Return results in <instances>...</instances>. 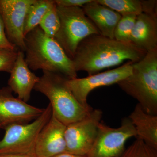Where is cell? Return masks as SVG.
I'll return each instance as SVG.
<instances>
[{
	"instance_id": "6da1fadb",
	"label": "cell",
	"mask_w": 157,
	"mask_h": 157,
	"mask_svg": "<svg viewBox=\"0 0 157 157\" xmlns=\"http://www.w3.org/2000/svg\"><path fill=\"white\" fill-rule=\"evenodd\" d=\"M146 53L131 42H120L99 34L91 35L82 41L72 60L76 72L86 71L89 76L126 60L136 63Z\"/></svg>"
},
{
	"instance_id": "7a4b0ae2",
	"label": "cell",
	"mask_w": 157,
	"mask_h": 157,
	"mask_svg": "<svg viewBox=\"0 0 157 157\" xmlns=\"http://www.w3.org/2000/svg\"><path fill=\"white\" fill-rule=\"evenodd\" d=\"M25 59L33 70L60 73L69 79L77 78L73 60L54 38L48 37L40 27L25 36Z\"/></svg>"
},
{
	"instance_id": "3957f363",
	"label": "cell",
	"mask_w": 157,
	"mask_h": 157,
	"mask_svg": "<svg viewBox=\"0 0 157 157\" xmlns=\"http://www.w3.org/2000/svg\"><path fill=\"white\" fill-rule=\"evenodd\" d=\"M68 78L60 73L43 71L34 88L48 98L52 114L66 126L84 118L94 109L76 100L67 84Z\"/></svg>"
},
{
	"instance_id": "277c9868",
	"label": "cell",
	"mask_w": 157,
	"mask_h": 157,
	"mask_svg": "<svg viewBox=\"0 0 157 157\" xmlns=\"http://www.w3.org/2000/svg\"><path fill=\"white\" fill-rule=\"evenodd\" d=\"M117 84L145 112L157 115V48L133 63L132 74Z\"/></svg>"
},
{
	"instance_id": "5b68a950",
	"label": "cell",
	"mask_w": 157,
	"mask_h": 157,
	"mask_svg": "<svg viewBox=\"0 0 157 157\" xmlns=\"http://www.w3.org/2000/svg\"><path fill=\"white\" fill-rule=\"evenodd\" d=\"M57 10L60 26L54 39L72 60L81 41L91 35H99L100 32L81 7L57 6Z\"/></svg>"
},
{
	"instance_id": "8992f818",
	"label": "cell",
	"mask_w": 157,
	"mask_h": 157,
	"mask_svg": "<svg viewBox=\"0 0 157 157\" xmlns=\"http://www.w3.org/2000/svg\"><path fill=\"white\" fill-rule=\"evenodd\" d=\"M52 114V108L48 104L39 117L32 122L14 124L5 129L4 137L0 140V155L30 154L34 149L42 129Z\"/></svg>"
},
{
	"instance_id": "52a82bcc",
	"label": "cell",
	"mask_w": 157,
	"mask_h": 157,
	"mask_svg": "<svg viewBox=\"0 0 157 157\" xmlns=\"http://www.w3.org/2000/svg\"><path fill=\"white\" fill-rule=\"evenodd\" d=\"M137 137L134 125L129 117L122 120L121 125L113 128L101 122L95 140L86 157H121L130 137Z\"/></svg>"
},
{
	"instance_id": "ba28073f",
	"label": "cell",
	"mask_w": 157,
	"mask_h": 157,
	"mask_svg": "<svg viewBox=\"0 0 157 157\" xmlns=\"http://www.w3.org/2000/svg\"><path fill=\"white\" fill-rule=\"evenodd\" d=\"M102 115L101 109H94L84 118L66 126V152L86 156L95 140Z\"/></svg>"
},
{
	"instance_id": "9c48e42d",
	"label": "cell",
	"mask_w": 157,
	"mask_h": 157,
	"mask_svg": "<svg viewBox=\"0 0 157 157\" xmlns=\"http://www.w3.org/2000/svg\"><path fill=\"white\" fill-rule=\"evenodd\" d=\"M133 63L128 61L119 67L85 78H68L67 84L79 103L85 107H90L87 98L90 92L101 86L117 84L119 82L126 78L132 74Z\"/></svg>"
},
{
	"instance_id": "30bf717a",
	"label": "cell",
	"mask_w": 157,
	"mask_h": 157,
	"mask_svg": "<svg viewBox=\"0 0 157 157\" xmlns=\"http://www.w3.org/2000/svg\"><path fill=\"white\" fill-rule=\"evenodd\" d=\"M44 108L32 106L15 98L9 86L0 89V129L30 123L42 114Z\"/></svg>"
},
{
	"instance_id": "8fae6325",
	"label": "cell",
	"mask_w": 157,
	"mask_h": 157,
	"mask_svg": "<svg viewBox=\"0 0 157 157\" xmlns=\"http://www.w3.org/2000/svg\"><path fill=\"white\" fill-rule=\"evenodd\" d=\"M35 0H0V13L7 38L19 50H25L24 34L26 16Z\"/></svg>"
},
{
	"instance_id": "7c38bea8",
	"label": "cell",
	"mask_w": 157,
	"mask_h": 157,
	"mask_svg": "<svg viewBox=\"0 0 157 157\" xmlns=\"http://www.w3.org/2000/svg\"><path fill=\"white\" fill-rule=\"evenodd\" d=\"M66 125L53 114L39 133L34 149V157H52L66 152Z\"/></svg>"
},
{
	"instance_id": "4fadbf2b",
	"label": "cell",
	"mask_w": 157,
	"mask_h": 157,
	"mask_svg": "<svg viewBox=\"0 0 157 157\" xmlns=\"http://www.w3.org/2000/svg\"><path fill=\"white\" fill-rule=\"evenodd\" d=\"M8 86L17 98L27 103L32 90L39 82L40 77L31 72L25 59L24 52L18 51L14 67L10 72Z\"/></svg>"
},
{
	"instance_id": "5bb4252c",
	"label": "cell",
	"mask_w": 157,
	"mask_h": 157,
	"mask_svg": "<svg viewBox=\"0 0 157 157\" xmlns=\"http://www.w3.org/2000/svg\"><path fill=\"white\" fill-rule=\"evenodd\" d=\"M82 8L101 35L114 39V30L121 17L120 14L96 0H93Z\"/></svg>"
},
{
	"instance_id": "9a60e30c",
	"label": "cell",
	"mask_w": 157,
	"mask_h": 157,
	"mask_svg": "<svg viewBox=\"0 0 157 157\" xmlns=\"http://www.w3.org/2000/svg\"><path fill=\"white\" fill-rule=\"evenodd\" d=\"M131 42L147 52L157 48V17L146 13L137 15Z\"/></svg>"
},
{
	"instance_id": "2e32d148",
	"label": "cell",
	"mask_w": 157,
	"mask_h": 157,
	"mask_svg": "<svg viewBox=\"0 0 157 157\" xmlns=\"http://www.w3.org/2000/svg\"><path fill=\"white\" fill-rule=\"evenodd\" d=\"M128 117L136 130L137 138L157 150V115L149 114L137 104Z\"/></svg>"
},
{
	"instance_id": "e0dca14e",
	"label": "cell",
	"mask_w": 157,
	"mask_h": 157,
	"mask_svg": "<svg viewBox=\"0 0 157 157\" xmlns=\"http://www.w3.org/2000/svg\"><path fill=\"white\" fill-rule=\"evenodd\" d=\"M54 3V0H35L26 16L24 29L25 36L39 26L46 12Z\"/></svg>"
},
{
	"instance_id": "ac0fdd59",
	"label": "cell",
	"mask_w": 157,
	"mask_h": 157,
	"mask_svg": "<svg viewBox=\"0 0 157 157\" xmlns=\"http://www.w3.org/2000/svg\"><path fill=\"white\" fill-rule=\"evenodd\" d=\"M98 2L109 7L121 16L143 13L141 0H96Z\"/></svg>"
},
{
	"instance_id": "d6986e66",
	"label": "cell",
	"mask_w": 157,
	"mask_h": 157,
	"mask_svg": "<svg viewBox=\"0 0 157 157\" xmlns=\"http://www.w3.org/2000/svg\"><path fill=\"white\" fill-rule=\"evenodd\" d=\"M137 16L135 14L121 16L114 30V39L120 42L131 43V34Z\"/></svg>"
},
{
	"instance_id": "ffe728a7",
	"label": "cell",
	"mask_w": 157,
	"mask_h": 157,
	"mask_svg": "<svg viewBox=\"0 0 157 157\" xmlns=\"http://www.w3.org/2000/svg\"><path fill=\"white\" fill-rule=\"evenodd\" d=\"M39 26L47 36L54 38L60 26L59 18L55 2L46 12Z\"/></svg>"
},
{
	"instance_id": "44dd1931",
	"label": "cell",
	"mask_w": 157,
	"mask_h": 157,
	"mask_svg": "<svg viewBox=\"0 0 157 157\" xmlns=\"http://www.w3.org/2000/svg\"><path fill=\"white\" fill-rule=\"evenodd\" d=\"M121 157H157V150L137 138Z\"/></svg>"
},
{
	"instance_id": "7402d4cb",
	"label": "cell",
	"mask_w": 157,
	"mask_h": 157,
	"mask_svg": "<svg viewBox=\"0 0 157 157\" xmlns=\"http://www.w3.org/2000/svg\"><path fill=\"white\" fill-rule=\"evenodd\" d=\"M19 50L0 48V72L10 73L14 67Z\"/></svg>"
},
{
	"instance_id": "603a6c76",
	"label": "cell",
	"mask_w": 157,
	"mask_h": 157,
	"mask_svg": "<svg viewBox=\"0 0 157 157\" xmlns=\"http://www.w3.org/2000/svg\"><path fill=\"white\" fill-rule=\"evenodd\" d=\"M0 48L10 49H18L9 41L5 31V26L0 13Z\"/></svg>"
},
{
	"instance_id": "cb8c5ba5",
	"label": "cell",
	"mask_w": 157,
	"mask_h": 157,
	"mask_svg": "<svg viewBox=\"0 0 157 157\" xmlns=\"http://www.w3.org/2000/svg\"><path fill=\"white\" fill-rule=\"evenodd\" d=\"M93 0H54L57 6L61 7H81Z\"/></svg>"
},
{
	"instance_id": "d4e9b609",
	"label": "cell",
	"mask_w": 157,
	"mask_h": 157,
	"mask_svg": "<svg viewBox=\"0 0 157 157\" xmlns=\"http://www.w3.org/2000/svg\"><path fill=\"white\" fill-rule=\"evenodd\" d=\"M143 13H146L154 17H157V1L148 0L142 1Z\"/></svg>"
},
{
	"instance_id": "484cf974",
	"label": "cell",
	"mask_w": 157,
	"mask_h": 157,
	"mask_svg": "<svg viewBox=\"0 0 157 157\" xmlns=\"http://www.w3.org/2000/svg\"><path fill=\"white\" fill-rule=\"evenodd\" d=\"M0 157H34L30 154H7L0 155Z\"/></svg>"
},
{
	"instance_id": "4316f807",
	"label": "cell",
	"mask_w": 157,
	"mask_h": 157,
	"mask_svg": "<svg viewBox=\"0 0 157 157\" xmlns=\"http://www.w3.org/2000/svg\"><path fill=\"white\" fill-rule=\"evenodd\" d=\"M52 157H86V156H81L71 154L67 152L62 153L56 155Z\"/></svg>"
}]
</instances>
